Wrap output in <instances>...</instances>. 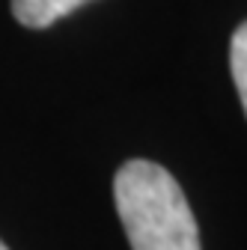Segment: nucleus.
<instances>
[{
	"label": "nucleus",
	"instance_id": "3",
	"mask_svg": "<svg viewBox=\"0 0 247 250\" xmlns=\"http://www.w3.org/2000/svg\"><path fill=\"white\" fill-rule=\"evenodd\" d=\"M229 69H232V81H235L238 99H241V107H244V116H247V21L232 33V42H229Z\"/></svg>",
	"mask_w": 247,
	"mask_h": 250
},
{
	"label": "nucleus",
	"instance_id": "2",
	"mask_svg": "<svg viewBox=\"0 0 247 250\" xmlns=\"http://www.w3.org/2000/svg\"><path fill=\"white\" fill-rule=\"evenodd\" d=\"M83 3H89V0H12V15L24 27L42 30L60 18H66L69 12L81 9Z\"/></svg>",
	"mask_w": 247,
	"mask_h": 250
},
{
	"label": "nucleus",
	"instance_id": "1",
	"mask_svg": "<svg viewBox=\"0 0 247 250\" xmlns=\"http://www.w3.org/2000/svg\"><path fill=\"white\" fill-rule=\"evenodd\" d=\"M113 200L131 250H203L194 211L161 164L125 161L113 179Z\"/></svg>",
	"mask_w": 247,
	"mask_h": 250
},
{
	"label": "nucleus",
	"instance_id": "4",
	"mask_svg": "<svg viewBox=\"0 0 247 250\" xmlns=\"http://www.w3.org/2000/svg\"><path fill=\"white\" fill-rule=\"evenodd\" d=\"M0 250H9V247H6V244H3V241H0Z\"/></svg>",
	"mask_w": 247,
	"mask_h": 250
}]
</instances>
